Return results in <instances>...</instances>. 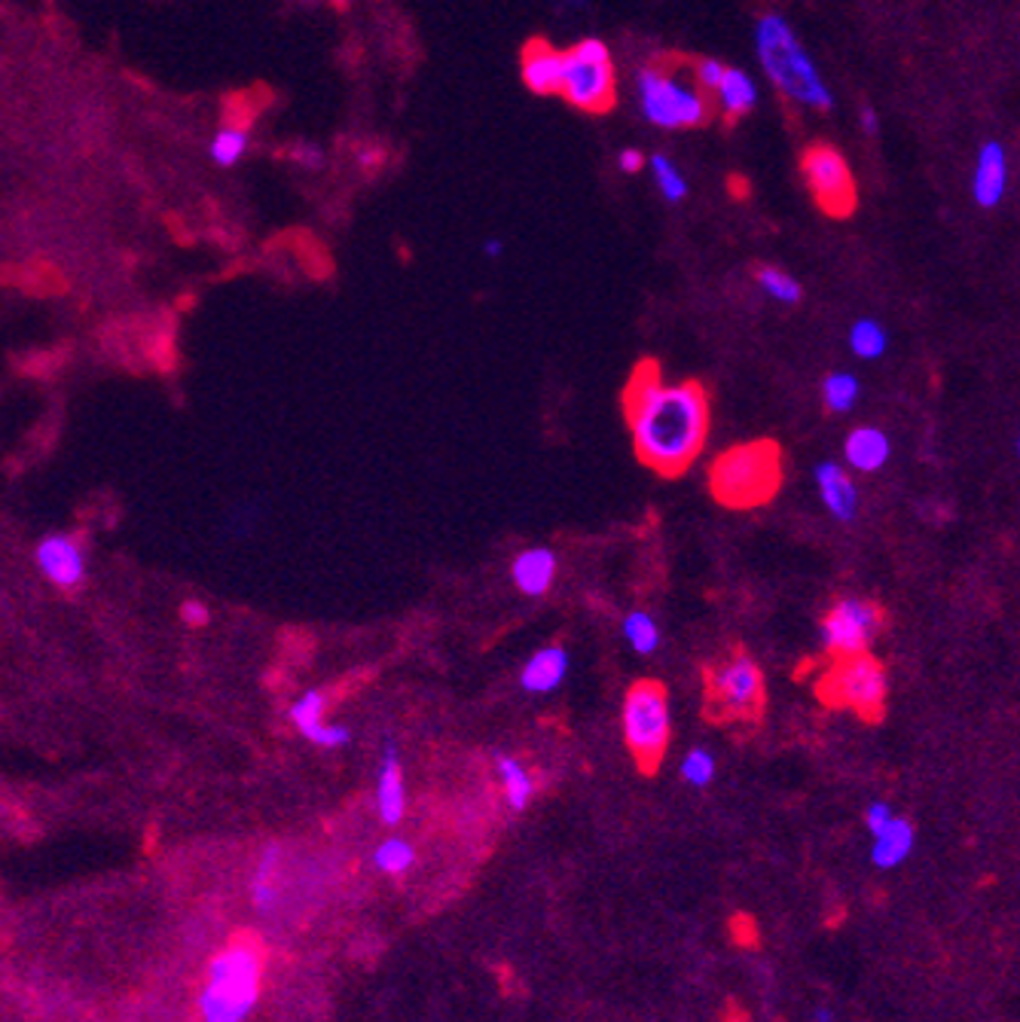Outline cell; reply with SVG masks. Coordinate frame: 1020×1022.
I'll return each mask as SVG.
<instances>
[{"instance_id":"6da1fadb","label":"cell","mask_w":1020,"mask_h":1022,"mask_svg":"<svg viewBox=\"0 0 1020 1022\" xmlns=\"http://www.w3.org/2000/svg\"><path fill=\"white\" fill-rule=\"evenodd\" d=\"M623 409L636 455L660 477H681L709 440L712 409L706 388L700 382H667L651 361L632 370Z\"/></svg>"},{"instance_id":"7a4b0ae2","label":"cell","mask_w":1020,"mask_h":1022,"mask_svg":"<svg viewBox=\"0 0 1020 1022\" xmlns=\"http://www.w3.org/2000/svg\"><path fill=\"white\" fill-rule=\"evenodd\" d=\"M267 980V950L251 938L230 940L208 962L206 983L199 989V1020L248 1022L257 1011Z\"/></svg>"},{"instance_id":"3957f363","label":"cell","mask_w":1020,"mask_h":1022,"mask_svg":"<svg viewBox=\"0 0 1020 1022\" xmlns=\"http://www.w3.org/2000/svg\"><path fill=\"white\" fill-rule=\"evenodd\" d=\"M754 52H758V61H761L767 77L791 101H798L810 110H822V113L834 108V96L822 80L816 61L810 59V52L803 49V43L794 37L791 24L782 16L770 12L754 24Z\"/></svg>"},{"instance_id":"277c9868","label":"cell","mask_w":1020,"mask_h":1022,"mask_svg":"<svg viewBox=\"0 0 1020 1022\" xmlns=\"http://www.w3.org/2000/svg\"><path fill=\"white\" fill-rule=\"evenodd\" d=\"M709 485L718 504L730 510H752L777 498L782 485V452L773 440L730 445L712 461Z\"/></svg>"},{"instance_id":"5b68a950","label":"cell","mask_w":1020,"mask_h":1022,"mask_svg":"<svg viewBox=\"0 0 1020 1022\" xmlns=\"http://www.w3.org/2000/svg\"><path fill=\"white\" fill-rule=\"evenodd\" d=\"M620 727H623V742L630 748L632 760L639 770L654 772L667 758L669 742H672V714H669V697L660 681H636L623 697L620 709Z\"/></svg>"},{"instance_id":"8992f818","label":"cell","mask_w":1020,"mask_h":1022,"mask_svg":"<svg viewBox=\"0 0 1020 1022\" xmlns=\"http://www.w3.org/2000/svg\"><path fill=\"white\" fill-rule=\"evenodd\" d=\"M819 699L831 709H850L864 721H880L889 699V674L871 653L831 660L816 681Z\"/></svg>"},{"instance_id":"52a82bcc","label":"cell","mask_w":1020,"mask_h":1022,"mask_svg":"<svg viewBox=\"0 0 1020 1022\" xmlns=\"http://www.w3.org/2000/svg\"><path fill=\"white\" fill-rule=\"evenodd\" d=\"M574 108L587 113H606L614 104L618 83H614V64L611 52L602 40L587 37L566 52V71H562V92Z\"/></svg>"},{"instance_id":"ba28073f","label":"cell","mask_w":1020,"mask_h":1022,"mask_svg":"<svg viewBox=\"0 0 1020 1022\" xmlns=\"http://www.w3.org/2000/svg\"><path fill=\"white\" fill-rule=\"evenodd\" d=\"M767 705V681L749 653H733L709 672V709L721 721H758Z\"/></svg>"},{"instance_id":"9c48e42d","label":"cell","mask_w":1020,"mask_h":1022,"mask_svg":"<svg viewBox=\"0 0 1020 1022\" xmlns=\"http://www.w3.org/2000/svg\"><path fill=\"white\" fill-rule=\"evenodd\" d=\"M636 86H639V104H642L644 120L654 122L660 129H691L706 120L703 96L669 73L642 68Z\"/></svg>"},{"instance_id":"30bf717a","label":"cell","mask_w":1020,"mask_h":1022,"mask_svg":"<svg viewBox=\"0 0 1020 1022\" xmlns=\"http://www.w3.org/2000/svg\"><path fill=\"white\" fill-rule=\"evenodd\" d=\"M880 629H883V608L871 599L847 595V599L831 604L819 635H822V648H826L828 657L843 660V657L868 653L871 641L880 635Z\"/></svg>"},{"instance_id":"8fae6325","label":"cell","mask_w":1020,"mask_h":1022,"mask_svg":"<svg viewBox=\"0 0 1020 1022\" xmlns=\"http://www.w3.org/2000/svg\"><path fill=\"white\" fill-rule=\"evenodd\" d=\"M801 169L816 204L828 217H850L856 211V178L834 147L813 144L803 153Z\"/></svg>"},{"instance_id":"7c38bea8","label":"cell","mask_w":1020,"mask_h":1022,"mask_svg":"<svg viewBox=\"0 0 1020 1022\" xmlns=\"http://www.w3.org/2000/svg\"><path fill=\"white\" fill-rule=\"evenodd\" d=\"M37 571L61 592H73L83 587L86 580V547L80 538L68 531L47 534L34 550Z\"/></svg>"},{"instance_id":"4fadbf2b","label":"cell","mask_w":1020,"mask_h":1022,"mask_svg":"<svg viewBox=\"0 0 1020 1022\" xmlns=\"http://www.w3.org/2000/svg\"><path fill=\"white\" fill-rule=\"evenodd\" d=\"M328 711V697L321 690H306L303 697L291 705V723L297 733L309 739L318 748H346L352 742V733L337 723H324Z\"/></svg>"},{"instance_id":"5bb4252c","label":"cell","mask_w":1020,"mask_h":1022,"mask_svg":"<svg viewBox=\"0 0 1020 1022\" xmlns=\"http://www.w3.org/2000/svg\"><path fill=\"white\" fill-rule=\"evenodd\" d=\"M819 501L838 522H852L859 513V485L840 461H819L813 470Z\"/></svg>"},{"instance_id":"9a60e30c","label":"cell","mask_w":1020,"mask_h":1022,"mask_svg":"<svg viewBox=\"0 0 1020 1022\" xmlns=\"http://www.w3.org/2000/svg\"><path fill=\"white\" fill-rule=\"evenodd\" d=\"M1009 190V157L999 141H987L972 169V199L981 208H997Z\"/></svg>"},{"instance_id":"2e32d148","label":"cell","mask_w":1020,"mask_h":1022,"mask_svg":"<svg viewBox=\"0 0 1020 1022\" xmlns=\"http://www.w3.org/2000/svg\"><path fill=\"white\" fill-rule=\"evenodd\" d=\"M377 809L379 821H382L386 828H398L403 821V815H407V784H403L398 745H394L391 739L382 745V760H379Z\"/></svg>"},{"instance_id":"e0dca14e","label":"cell","mask_w":1020,"mask_h":1022,"mask_svg":"<svg viewBox=\"0 0 1020 1022\" xmlns=\"http://www.w3.org/2000/svg\"><path fill=\"white\" fill-rule=\"evenodd\" d=\"M569 665V650L559 648V644H547V648L534 650L532 657L522 662L520 687L526 693H532V697H550V693H557L559 687L566 684Z\"/></svg>"},{"instance_id":"ac0fdd59","label":"cell","mask_w":1020,"mask_h":1022,"mask_svg":"<svg viewBox=\"0 0 1020 1022\" xmlns=\"http://www.w3.org/2000/svg\"><path fill=\"white\" fill-rule=\"evenodd\" d=\"M562 71L566 56L557 52L547 40H529L522 49V83L534 96H557L562 92Z\"/></svg>"},{"instance_id":"d6986e66","label":"cell","mask_w":1020,"mask_h":1022,"mask_svg":"<svg viewBox=\"0 0 1020 1022\" xmlns=\"http://www.w3.org/2000/svg\"><path fill=\"white\" fill-rule=\"evenodd\" d=\"M889 458H892V440L874 424H859L843 440V464H850L856 473H877L887 468Z\"/></svg>"},{"instance_id":"ffe728a7","label":"cell","mask_w":1020,"mask_h":1022,"mask_svg":"<svg viewBox=\"0 0 1020 1022\" xmlns=\"http://www.w3.org/2000/svg\"><path fill=\"white\" fill-rule=\"evenodd\" d=\"M557 571L559 559L550 547H529V550H522V553L513 559V565H510V580H513V587H517L522 595L541 599V595H547L550 587H553Z\"/></svg>"},{"instance_id":"44dd1931","label":"cell","mask_w":1020,"mask_h":1022,"mask_svg":"<svg viewBox=\"0 0 1020 1022\" xmlns=\"http://www.w3.org/2000/svg\"><path fill=\"white\" fill-rule=\"evenodd\" d=\"M913 842H917V830L908 818H899L889 824L887 830H880L871 845V861L880 870H896L899 864L908 861V854L913 852Z\"/></svg>"},{"instance_id":"7402d4cb","label":"cell","mask_w":1020,"mask_h":1022,"mask_svg":"<svg viewBox=\"0 0 1020 1022\" xmlns=\"http://www.w3.org/2000/svg\"><path fill=\"white\" fill-rule=\"evenodd\" d=\"M716 98L728 117H746L758 104V83L740 68H728L718 83Z\"/></svg>"},{"instance_id":"603a6c76","label":"cell","mask_w":1020,"mask_h":1022,"mask_svg":"<svg viewBox=\"0 0 1020 1022\" xmlns=\"http://www.w3.org/2000/svg\"><path fill=\"white\" fill-rule=\"evenodd\" d=\"M496 772H499L501 791H504L508 806L513 809V812H522V809L529 806V800H532L534 794V782L532 775H529V770H526L517 758H510V754H496Z\"/></svg>"},{"instance_id":"cb8c5ba5","label":"cell","mask_w":1020,"mask_h":1022,"mask_svg":"<svg viewBox=\"0 0 1020 1022\" xmlns=\"http://www.w3.org/2000/svg\"><path fill=\"white\" fill-rule=\"evenodd\" d=\"M847 342H850V351L859 361H877V358L887 354L889 333L887 327L880 324L877 318H859V321L850 327Z\"/></svg>"},{"instance_id":"d4e9b609","label":"cell","mask_w":1020,"mask_h":1022,"mask_svg":"<svg viewBox=\"0 0 1020 1022\" xmlns=\"http://www.w3.org/2000/svg\"><path fill=\"white\" fill-rule=\"evenodd\" d=\"M859 398H862V382L847 370H834L822 379V403H826L828 412H834V415L852 412Z\"/></svg>"},{"instance_id":"484cf974","label":"cell","mask_w":1020,"mask_h":1022,"mask_svg":"<svg viewBox=\"0 0 1020 1022\" xmlns=\"http://www.w3.org/2000/svg\"><path fill=\"white\" fill-rule=\"evenodd\" d=\"M623 638H627V644H630L639 657H651L660 650V625L648 611H630L623 617Z\"/></svg>"},{"instance_id":"4316f807","label":"cell","mask_w":1020,"mask_h":1022,"mask_svg":"<svg viewBox=\"0 0 1020 1022\" xmlns=\"http://www.w3.org/2000/svg\"><path fill=\"white\" fill-rule=\"evenodd\" d=\"M279 866H281V845L279 842H272L263 849L260 854V864H257L254 882H251V898L260 910H267L276 901V876H279Z\"/></svg>"},{"instance_id":"83f0119b","label":"cell","mask_w":1020,"mask_h":1022,"mask_svg":"<svg viewBox=\"0 0 1020 1022\" xmlns=\"http://www.w3.org/2000/svg\"><path fill=\"white\" fill-rule=\"evenodd\" d=\"M758 288L764 290L767 297L779 305H798L803 297V288L798 278H791L786 269H777V265H761L758 269Z\"/></svg>"},{"instance_id":"f1b7e54d","label":"cell","mask_w":1020,"mask_h":1022,"mask_svg":"<svg viewBox=\"0 0 1020 1022\" xmlns=\"http://www.w3.org/2000/svg\"><path fill=\"white\" fill-rule=\"evenodd\" d=\"M648 169L654 174L657 190L663 193L667 202L676 204L688 196V181H684V174H681L679 166H676L672 159L663 157V153H654V157L648 159Z\"/></svg>"},{"instance_id":"f546056e","label":"cell","mask_w":1020,"mask_h":1022,"mask_svg":"<svg viewBox=\"0 0 1020 1022\" xmlns=\"http://www.w3.org/2000/svg\"><path fill=\"white\" fill-rule=\"evenodd\" d=\"M413 845L407 840H401V836H389L386 842H379L377 852H373V864H377V870L389 873V876H401V873H407V870L413 866Z\"/></svg>"},{"instance_id":"4dcf8cb0","label":"cell","mask_w":1020,"mask_h":1022,"mask_svg":"<svg viewBox=\"0 0 1020 1022\" xmlns=\"http://www.w3.org/2000/svg\"><path fill=\"white\" fill-rule=\"evenodd\" d=\"M244 150H248V129H239V126L220 129L218 138L211 141V159L223 169L236 166L244 157Z\"/></svg>"},{"instance_id":"1f68e13d","label":"cell","mask_w":1020,"mask_h":1022,"mask_svg":"<svg viewBox=\"0 0 1020 1022\" xmlns=\"http://www.w3.org/2000/svg\"><path fill=\"white\" fill-rule=\"evenodd\" d=\"M681 779L691 788H706L716 779V754L709 748H691L681 758Z\"/></svg>"},{"instance_id":"d6a6232c","label":"cell","mask_w":1020,"mask_h":1022,"mask_svg":"<svg viewBox=\"0 0 1020 1022\" xmlns=\"http://www.w3.org/2000/svg\"><path fill=\"white\" fill-rule=\"evenodd\" d=\"M892 821H896V812H892L889 803H871L868 812H864V828H868L871 836H877L880 830H887Z\"/></svg>"},{"instance_id":"836d02e7","label":"cell","mask_w":1020,"mask_h":1022,"mask_svg":"<svg viewBox=\"0 0 1020 1022\" xmlns=\"http://www.w3.org/2000/svg\"><path fill=\"white\" fill-rule=\"evenodd\" d=\"M728 71V64H721L718 59H703L697 64V80L709 89V92H716L718 83H721V77Z\"/></svg>"},{"instance_id":"e575fe53","label":"cell","mask_w":1020,"mask_h":1022,"mask_svg":"<svg viewBox=\"0 0 1020 1022\" xmlns=\"http://www.w3.org/2000/svg\"><path fill=\"white\" fill-rule=\"evenodd\" d=\"M181 620L187 625H193V629H199V625H208V620H211V613H208V608L202 602H183L181 604Z\"/></svg>"},{"instance_id":"d590c367","label":"cell","mask_w":1020,"mask_h":1022,"mask_svg":"<svg viewBox=\"0 0 1020 1022\" xmlns=\"http://www.w3.org/2000/svg\"><path fill=\"white\" fill-rule=\"evenodd\" d=\"M291 157L297 159V162H303L306 169H318V166L324 162V157H321V150H318V147H309V144L293 147Z\"/></svg>"},{"instance_id":"8d00e7d4","label":"cell","mask_w":1020,"mask_h":1022,"mask_svg":"<svg viewBox=\"0 0 1020 1022\" xmlns=\"http://www.w3.org/2000/svg\"><path fill=\"white\" fill-rule=\"evenodd\" d=\"M644 162H648V159H644L642 153L636 150V147H630V150H623V153L618 157L620 171H627V174H636V171H642Z\"/></svg>"},{"instance_id":"74e56055","label":"cell","mask_w":1020,"mask_h":1022,"mask_svg":"<svg viewBox=\"0 0 1020 1022\" xmlns=\"http://www.w3.org/2000/svg\"><path fill=\"white\" fill-rule=\"evenodd\" d=\"M862 129L868 134H877V129H880V117H877L874 108H862Z\"/></svg>"},{"instance_id":"f35d334b","label":"cell","mask_w":1020,"mask_h":1022,"mask_svg":"<svg viewBox=\"0 0 1020 1022\" xmlns=\"http://www.w3.org/2000/svg\"><path fill=\"white\" fill-rule=\"evenodd\" d=\"M501 251H504V244H501L499 239H489L487 244H483V253H487V257H492V260H496V257H501Z\"/></svg>"},{"instance_id":"ab89813d","label":"cell","mask_w":1020,"mask_h":1022,"mask_svg":"<svg viewBox=\"0 0 1020 1022\" xmlns=\"http://www.w3.org/2000/svg\"><path fill=\"white\" fill-rule=\"evenodd\" d=\"M810 1022H834V1011H828V1008H819V1011L813 1013V1020Z\"/></svg>"},{"instance_id":"60d3db41","label":"cell","mask_w":1020,"mask_h":1022,"mask_svg":"<svg viewBox=\"0 0 1020 1022\" xmlns=\"http://www.w3.org/2000/svg\"><path fill=\"white\" fill-rule=\"evenodd\" d=\"M1018 455H1020V437H1018Z\"/></svg>"},{"instance_id":"b9f144b4","label":"cell","mask_w":1020,"mask_h":1022,"mask_svg":"<svg viewBox=\"0 0 1020 1022\" xmlns=\"http://www.w3.org/2000/svg\"><path fill=\"white\" fill-rule=\"evenodd\" d=\"M333 3H346V0H333Z\"/></svg>"}]
</instances>
